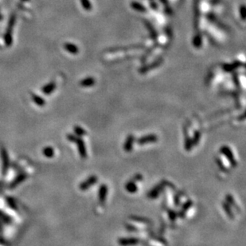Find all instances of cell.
Listing matches in <instances>:
<instances>
[{
	"instance_id": "1",
	"label": "cell",
	"mask_w": 246,
	"mask_h": 246,
	"mask_svg": "<svg viewBox=\"0 0 246 246\" xmlns=\"http://www.w3.org/2000/svg\"><path fill=\"white\" fill-rule=\"evenodd\" d=\"M67 138L71 142H74L77 144V149H78V152L80 154V156L83 158H85L87 157V151L86 148H85V142L83 141L82 138L81 137L76 136L74 134H69L67 135Z\"/></svg>"
},
{
	"instance_id": "2",
	"label": "cell",
	"mask_w": 246,
	"mask_h": 246,
	"mask_svg": "<svg viewBox=\"0 0 246 246\" xmlns=\"http://www.w3.org/2000/svg\"><path fill=\"white\" fill-rule=\"evenodd\" d=\"M15 21H16V15H15V14H13L10 17L7 28L6 30V33L5 35H4L5 43L7 46H11V44H12V41H13V39H12V34H13V29Z\"/></svg>"
},
{
	"instance_id": "3",
	"label": "cell",
	"mask_w": 246,
	"mask_h": 246,
	"mask_svg": "<svg viewBox=\"0 0 246 246\" xmlns=\"http://www.w3.org/2000/svg\"><path fill=\"white\" fill-rule=\"evenodd\" d=\"M220 151L222 153V154L229 160V162H230L233 166H236L237 165V161H236L235 158H234V155H233V152L230 149V148L227 145H223V146L221 147Z\"/></svg>"
},
{
	"instance_id": "4",
	"label": "cell",
	"mask_w": 246,
	"mask_h": 246,
	"mask_svg": "<svg viewBox=\"0 0 246 246\" xmlns=\"http://www.w3.org/2000/svg\"><path fill=\"white\" fill-rule=\"evenodd\" d=\"M158 141V137L155 134H147L143 136L137 140V143L139 145H146L149 143H154Z\"/></svg>"
},
{
	"instance_id": "5",
	"label": "cell",
	"mask_w": 246,
	"mask_h": 246,
	"mask_svg": "<svg viewBox=\"0 0 246 246\" xmlns=\"http://www.w3.org/2000/svg\"><path fill=\"white\" fill-rule=\"evenodd\" d=\"M135 138L132 134H129L128 136L127 137L125 142L123 144V150L126 152H130L132 150L133 148V144H134Z\"/></svg>"
},
{
	"instance_id": "6",
	"label": "cell",
	"mask_w": 246,
	"mask_h": 246,
	"mask_svg": "<svg viewBox=\"0 0 246 246\" xmlns=\"http://www.w3.org/2000/svg\"><path fill=\"white\" fill-rule=\"evenodd\" d=\"M243 65V63L241 62H239V61H235L234 63H231V64H225L223 66V70H225L226 72H231L233 70H236L237 68L240 67Z\"/></svg>"
},
{
	"instance_id": "7",
	"label": "cell",
	"mask_w": 246,
	"mask_h": 246,
	"mask_svg": "<svg viewBox=\"0 0 246 246\" xmlns=\"http://www.w3.org/2000/svg\"><path fill=\"white\" fill-rule=\"evenodd\" d=\"M64 48L65 50H67L69 53L72 54H77L78 52H79V49H78V47H77L75 44L71 43V42H66V43H65Z\"/></svg>"
},
{
	"instance_id": "8",
	"label": "cell",
	"mask_w": 246,
	"mask_h": 246,
	"mask_svg": "<svg viewBox=\"0 0 246 246\" xmlns=\"http://www.w3.org/2000/svg\"><path fill=\"white\" fill-rule=\"evenodd\" d=\"M56 89V83H54V82H51V83H48V84H46V86H44V87H42V91L43 94H52L53 91H54V90Z\"/></svg>"
},
{
	"instance_id": "9",
	"label": "cell",
	"mask_w": 246,
	"mask_h": 246,
	"mask_svg": "<svg viewBox=\"0 0 246 246\" xmlns=\"http://www.w3.org/2000/svg\"><path fill=\"white\" fill-rule=\"evenodd\" d=\"M96 182H97V177H96V176L90 177L88 180L85 181V182H83V183L81 184V188L82 189H88V188H89L92 185H94Z\"/></svg>"
},
{
	"instance_id": "10",
	"label": "cell",
	"mask_w": 246,
	"mask_h": 246,
	"mask_svg": "<svg viewBox=\"0 0 246 246\" xmlns=\"http://www.w3.org/2000/svg\"><path fill=\"white\" fill-rule=\"evenodd\" d=\"M119 244L123 246H127V245H134L136 244L139 241L138 239L136 238H122L119 240Z\"/></svg>"
},
{
	"instance_id": "11",
	"label": "cell",
	"mask_w": 246,
	"mask_h": 246,
	"mask_svg": "<svg viewBox=\"0 0 246 246\" xmlns=\"http://www.w3.org/2000/svg\"><path fill=\"white\" fill-rule=\"evenodd\" d=\"M131 7L135 11H139V12H146L147 11V8L143 4L139 2H136V1L131 2Z\"/></svg>"
},
{
	"instance_id": "12",
	"label": "cell",
	"mask_w": 246,
	"mask_h": 246,
	"mask_svg": "<svg viewBox=\"0 0 246 246\" xmlns=\"http://www.w3.org/2000/svg\"><path fill=\"white\" fill-rule=\"evenodd\" d=\"M95 79L92 77H88L86 78L83 79L80 82V86H81L82 87H92L95 84Z\"/></svg>"
},
{
	"instance_id": "13",
	"label": "cell",
	"mask_w": 246,
	"mask_h": 246,
	"mask_svg": "<svg viewBox=\"0 0 246 246\" xmlns=\"http://www.w3.org/2000/svg\"><path fill=\"white\" fill-rule=\"evenodd\" d=\"M162 62H163V59H159V60L157 61V62H154V63H153L152 64H151L150 66H143V67H142V68L140 69V73H146V72L148 71L150 69L155 68V67H157V66H159V64L162 63Z\"/></svg>"
},
{
	"instance_id": "14",
	"label": "cell",
	"mask_w": 246,
	"mask_h": 246,
	"mask_svg": "<svg viewBox=\"0 0 246 246\" xmlns=\"http://www.w3.org/2000/svg\"><path fill=\"white\" fill-rule=\"evenodd\" d=\"M184 133H185V149L186 151H190L191 149H192V146H193L192 140L190 138L186 130H184Z\"/></svg>"
},
{
	"instance_id": "15",
	"label": "cell",
	"mask_w": 246,
	"mask_h": 246,
	"mask_svg": "<svg viewBox=\"0 0 246 246\" xmlns=\"http://www.w3.org/2000/svg\"><path fill=\"white\" fill-rule=\"evenodd\" d=\"M193 46L195 48H200L202 46V37L201 35V34H197L196 35H195V37L193 38V41H192Z\"/></svg>"
},
{
	"instance_id": "16",
	"label": "cell",
	"mask_w": 246,
	"mask_h": 246,
	"mask_svg": "<svg viewBox=\"0 0 246 246\" xmlns=\"http://www.w3.org/2000/svg\"><path fill=\"white\" fill-rule=\"evenodd\" d=\"M31 96L33 101L34 102V103H36L38 106H43L46 105V101L43 99L42 97H41L40 96L36 95V94H32Z\"/></svg>"
},
{
	"instance_id": "17",
	"label": "cell",
	"mask_w": 246,
	"mask_h": 246,
	"mask_svg": "<svg viewBox=\"0 0 246 246\" xmlns=\"http://www.w3.org/2000/svg\"><path fill=\"white\" fill-rule=\"evenodd\" d=\"M107 193H108V188L106 186L103 185L101 186V189L99 190V198L101 201H104L105 200V197L107 196Z\"/></svg>"
},
{
	"instance_id": "18",
	"label": "cell",
	"mask_w": 246,
	"mask_h": 246,
	"mask_svg": "<svg viewBox=\"0 0 246 246\" xmlns=\"http://www.w3.org/2000/svg\"><path fill=\"white\" fill-rule=\"evenodd\" d=\"M126 189L129 193H135V192L137 191V186H136V183L135 182H133L132 180H131L130 182H127V184L126 185Z\"/></svg>"
},
{
	"instance_id": "19",
	"label": "cell",
	"mask_w": 246,
	"mask_h": 246,
	"mask_svg": "<svg viewBox=\"0 0 246 246\" xmlns=\"http://www.w3.org/2000/svg\"><path fill=\"white\" fill-rule=\"evenodd\" d=\"M144 23L146 24L147 28L149 30V31L151 32V37H152V39H154V40H155V39L157 38V33L156 31H155V30H154V27L151 26V24L150 23V22H147V21H144Z\"/></svg>"
},
{
	"instance_id": "20",
	"label": "cell",
	"mask_w": 246,
	"mask_h": 246,
	"mask_svg": "<svg viewBox=\"0 0 246 246\" xmlns=\"http://www.w3.org/2000/svg\"><path fill=\"white\" fill-rule=\"evenodd\" d=\"M74 133H75L76 135H77L78 137H82L86 134V131H85V130L82 128V127L78 126V125H76V126H74Z\"/></svg>"
},
{
	"instance_id": "21",
	"label": "cell",
	"mask_w": 246,
	"mask_h": 246,
	"mask_svg": "<svg viewBox=\"0 0 246 246\" xmlns=\"http://www.w3.org/2000/svg\"><path fill=\"white\" fill-rule=\"evenodd\" d=\"M200 138H201V134L200 132H199V130H197L195 132V134H194V137H193V139L192 140V144H193V145H197L198 144H199V141H200Z\"/></svg>"
},
{
	"instance_id": "22",
	"label": "cell",
	"mask_w": 246,
	"mask_h": 246,
	"mask_svg": "<svg viewBox=\"0 0 246 246\" xmlns=\"http://www.w3.org/2000/svg\"><path fill=\"white\" fill-rule=\"evenodd\" d=\"M81 3L85 11H91L92 10V4H91L89 0H81Z\"/></svg>"
},
{
	"instance_id": "23",
	"label": "cell",
	"mask_w": 246,
	"mask_h": 246,
	"mask_svg": "<svg viewBox=\"0 0 246 246\" xmlns=\"http://www.w3.org/2000/svg\"><path fill=\"white\" fill-rule=\"evenodd\" d=\"M43 154H44L45 156L48 157V158H51V157L53 156V154H54V150L52 147H46L44 149H43Z\"/></svg>"
},
{
	"instance_id": "24",
	"label": "cell",
	"mask_w": 246,
	"mask_h": 246,
	"mask_svg": "<svg viewBox=\"0 0 246 246\" xmlns=\"http://www.w3.org/2000/svg\"><path fill=\"white\" fill-rule=\"evenodd\" d=\"M160 189H161V186H157V187L154 188V189H153L152 191L150 193V194H149V196H151V197H155L156 196H158L159 193V191Z\"/></svg>"
},
{
	"instance_id": "25",
	"label": "cell",
	"mask_w": 246,
	"mask_h": 246,
	"mask_svg": "<svg viewBox=\"0 0 246 246\" xmlns=\"http://www.w3.org/2000/svg\"><path fill=\"white\" fill-rule=\"evenodd\" d=\"M239 11H240V15H241L242 20H244V19H245V11H246L244 5L241 6Z\"/></svg>"
},
{
	"instance_id": "26",
	"label": "cell",
	"mask_w": 246,
	"mask_h": 246,
	"mask_svg": "<svg viewBox=\"0 0 246 246\" xmlns=\"http://www.w3.org/2000/svg\"><path fill=\"white\" fill-rule=\"evenodd\" d=\"M223 207H224L225 210L226 211V213H228V215L230 216L231 218H233V214H232L231 213V210H230V208H229V206H228V205L226 204V203H223Z\"/></svg>"
},
{
	"instance_id": "27",
	"label": "cell",
	"mask_w": 246,
	"mask_h": 246,
	"mask_svg": "<svg viewBox=\"0 0 246 246\" xmlns=\"http://www.w3.org/2000/svg\"><path fill=\"white\" fill-rule=\"evenodd\" d=\"M150 5H151V8H152V9H154V10L158 9V4H157L156 2H153V0L151 1V2H150Z\"/></svg>"
},
{
	"instance_id": "28",
	"label": "cell",
	"mask_w": 246,
	"mask_h": 246,
	"mask_svg": "<svg viewBox=\"0 0 246 246\" xmlns=\"http://www.w3.org/2000/svg\"><path fill=\"white\" fill-rule=\"evenodd\" d=\"M2 15L0 14V20H2Z\"/></svg>"
},
{
	"instance_id": "29",
	"label": "cell",
	"mask_w": 246,
	"mask_h": 246,
	"mask_svg": "<svg viewBox=\"0 0 246 246\" xmlns=\"http://www.w3.org/2000/svg\"><path fill=\"white\" fill-rule=\"evenodd\" d=\"M151 1H152V0H151Z\"/></svg>"
}]
</instances>
